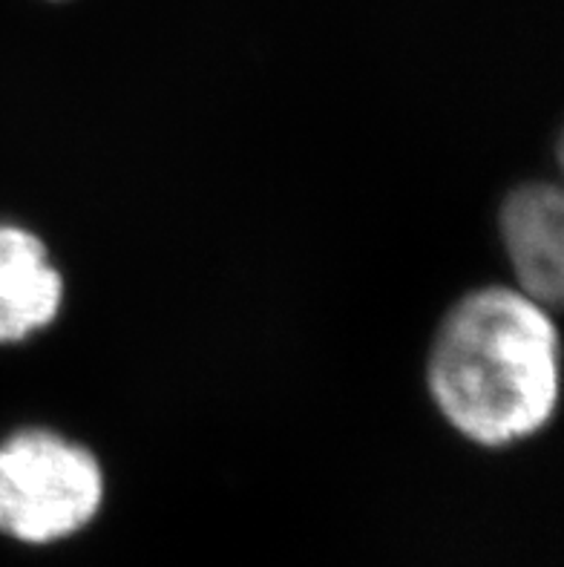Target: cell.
Returning a JSON list of instances; mask_svg holds the SVG:
<instances>
[{
    "mask_svg": "<svg viewBox=\"0 0 564 567\" xmlns=\"http://www.w3.org/2000/svg\"><path fill=\"white\" fill-rule=\"evenodd\" d=\"M551 311L515 286H481L452 302L429 343L427 389L455 435L504 450L551 426L562 392Z\"/></svg>",
    "mask_w": 564,
    "mask_h": 567,
    "instance_id": "obj_1",
    "label": "cell"
},
{
    "mask_svg": "<svg viewBox=\"0 0 564 567\" xmlns=\"http://www.w3.org/2000/svg\"><path fill=\"white\" fill-rule=\"evenodd\" d=\"M501 248L513 286L556 309L564 295V199L553 182L513 187L499 210Z\"/></svg>",
    "mask_w": 564,
    "mask_h": 567,
    "instance_id": "obj_3",
    "label": "cell"
},
{
    "mask_svg": "<svg viewBox=\"0 0 564 567\" xmlns=\"http://www.w3.org/2000/svg\"><path fill=\"white\" fill-rule=\"evenodd\" d=\"M66 282L32 228L0 223V346H18L55 326Z\"/></svg>",
    "mask_w": 564,
    "mask_h": 567,
    "instance_id": "obj_4",
    "label": "cell"
},
{
    "mask_svg": "<svg viewBox=\"0 0 564 567\" xmlns=\"http://www.w3.org/2000/svg\"><path fill=\"white\" fill-rule=\"evenodd\" d=\"M107 473L81 441L50 426L0 439V536L27 547L75 539L104 511Z\"/></svg>",
    "mask_w": 564,
    "mask_h": 567,
    "instance_id": "obj_2",
    "label": "cell"
}]
</instances>
